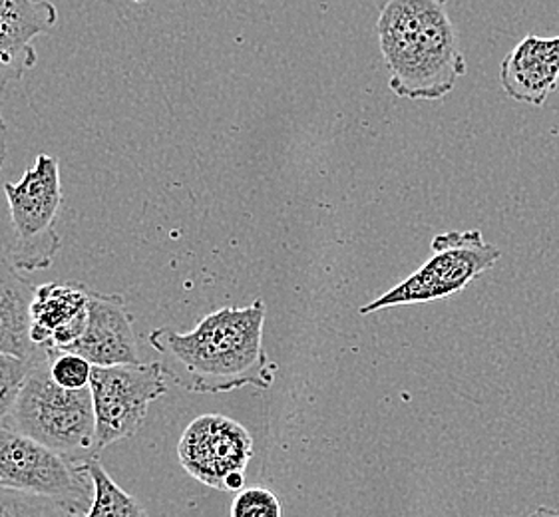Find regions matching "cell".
I'll list each match as a JSON object with an SVG mask.
<instances>
[{
  "label": "cell",
  "instance_id": "3",
  "mask_svg": "<svg viewBox=\"0 0 559 517\" xmlns=\"http://www.w3.org/2000/svg\"><path fill=\"white\" fill-rule=\"evenodd\" d=\"M7 424L74 464L98 452L90 386L82 390L58 386L48 371V354L34 362Z\"/></svg>",
  "mask_w": 559,
  "mask_h": 517
},
{
  "label": "cell",
  "instance_id": "14",
  "mask_svg": "<svg viewBox=\"0 0 559 517\" xmlns=\"http://www.w3.org/2000/svg\"><path fill=\"white\" fill-rule=\"evenodd\" d=\"M80 468L92 482V502L84 517H147L146 509L134 495L114 482L98 456H90Z\"/></svg>",
  "mask_w": 559,
  "mask_h": 517
},
{
  "label": "cell",
  "instance_id": "17",
  "mask_svg": "<svg viewBox=\"0 0 559 517\" xmlns=\"http://www.w3.org/2000/svg\"><path fill=\"white\" fill-rule=\"evenodd\" d=\"M36 360L19 359L0 352V420L11 414Z\"/></svg>",
  "mask_w": 559,
  "mask_h": 517
},
{
  "label": "cell",
  "instance_id": "1",
  "mask_svg": "<svg viewBox=\"0 0 559 517\" xmlns=\"http://www.w3.org/2000/svg\"><path fill=\"white\" fill-rule=\"evenodd\" d=\"M267 306L258 299L249 306H224L190 333L171 326L152 330L150 345L159 354L164 374L193 394L231 393L243 386L271 388L277 364L263 349Z\"/></svg>",
  "mask_w": 559,
  "mask_h": 517
},
{
  "label": "cell",
  "instance_id": "4",
  "mask_svg": "<svg viewBox=\"0 0 559 517\" xmlns=\"http://www.w3.org/2000/svg\"><path fill=\"white\" fill-rule=\"evenodd\" d=\"M4 195L14 231L9 257L21 270L48 269L62 249L57 221L64 195L57 156L40 154L23 180L4 183Z\"/></svg>",
  "mask_w": 559,
  "mask_h": 517
},
{
  "label": "cell",
  "instance_id": "12",
  "mask_svg": "<svg viewBox=\"0 0 559 517\" xmlns=\"http://www.w3.org/2000/svg\"><path fill=\"white\" fill-rule=\"evenodd\" d=\"M500 84L508 98L544 106L559 86V36H526L500 64Z\"/></svg>",
  "mask_w": 559,
  "mask_h": 517
},
{
  "label": "cell",
  "instance_id": "7",
  "mask_svg": "<svg viewBox=\"0 0 559 517\" xmlns=\"http://www.w3.org/2000/svg\"><path fill=\"white\" fill-rule=\"evenodd\" d=\"M90 390L96 417V450H104L134 436L150 405L168 394V384L157 360L94 366Z\"/></svg>",
  "mask_w": 559,
  "mask_h": 517
},
{
  "label": "cell",
  "instance_id": "6",
  "mask_svg": "<svg viewBox=\"0 0 559 517\" xmlns=\"http://www.w3.org/2000/svg\"><path fill=\"white\" fill-rule=\"evenodd\" d=\"M0 488L45 495L74 516L88 509L92 490L80 464L68 460L23 432L0 424Z\"/></svg>",
  "mask_w": 559,
  "mask_h": 517
},
{
  "label": "cell",
  "instance_id": "8",
  "mask_svg": "<svg viewBox=\"0 0 559 517\" xmlns=\"http://www.w3.org/2000/svg\"><path fill=\"white\" fill-rule=\"evenodd\" d=\"M179 464L200 484L241 492L253 458V438L234 418L203 414L191 420L178 442Z\"/></svg>",
  "mask_w": 559,
  "mask_h": 517
},
{
  "label": "cell",
  "instance_id": "5",
  "mask_svg": "<svg viewBox=\"0 0 559 517\" xmlns=\"http://www.w3.org/2000/svg\"><path fill=\"white\" fill-rule=\"evenodd\" d=\"M432 257L408 279L384 292L381 299L358 309L360 315L401 306V304L432 303L450 294L464 291L481 273L492 269L500 258V249L493 248L478 229L448 231L435 237Z\"/></svg>",
  "mask_w": 559,
  "mask_h": 517
},
{
  "label": "cell",
  "instance_id": "2",
  "mask_svg": "<svg viewBox=\"0 0 559 517\" xmlns=\"http://www.w3.org/2000/svg\"><path fill=\"white\" fill-rule=\"evenodd\" d=\"M450 0H386L377 33L399 98L444 100L466 76L468 64L459 31L448 14Z\"/></svg>",
  "mask_w": 559,
  "mask_h": 517
},
{
  "label": "cell",
  "instance_id": "19",
  "mask_svg": "<svg viewBox=\"0 0 559 517\" xmlns=\"http://www.w3.org/2000/svg\"><path fill=\"white\" fill-rule=\"evenodd\" d=\"M7 154H9V125H7L2 113H0V169L4 166Z\"/></svg>",
  "mask_w": 559,
  "mask_h": 517
},
{
  "label": "cell",
  "instance_id": "21",
  "mask_svg": "<svg viewBox=\"0 0 559 517\" xmlns=\"http://www.w3.org/2000/svg\"><path fill=\"white\" fill-rule=\"evenodd\" d=\"M134 2H147V0H134Z\"/></svg>",
  "mask_w": 559,
  "mask_h": 517
},
{
  "label": "cell",
  "instance_id": "18",
  "mask_svg": "<svg viewBox=\"0 0 559 517\" xmlns=\"http://www.w3.org/2000/svg\"><path fill=\"white\" fill-rule=\"evenodd\" d=\"M229 514L231 517H281V504L267 488H243L234 497Z\"/></svg>",
  "mask_w": 559,
  "mask_h": 517
},
{
  "label": "cell",
  "instance_id": "13",
  "mask_svg": "<svg viewBox=\"0 0 559 517\" xmlns=\"http://www.w3.org/2000/svg\"><path fill=\"white\" fill-rule=\"evenodd\" d=\"M34 294L33 282L21 275L11 257L0 255V352L26 360L46 357V350L38 349L31 337Z\"/></svg>",
  "mask_w": 559,
  "mask_h": 517
},
{
  "label": "cell",
  "instance_id": "11",
  "mask_svg": "<svg viewBox=\"0 0 559 517\" xmlns=\"http://www.w3.org/2000/svg\"><path fill=\"white\" fill-rule=\"evenodd\" d=\"M57 23L58 9L50 0H0V91L36 67L34 38Z\"/></svg>",
  "mask_w": 559,
  "mask_h": 517
},
{
  "label": "cell",
  "instance_id": "15",
  "mask_svg": "<svg viewBox=\"0 0 559 517\" xmlns=\"http://www.w3.org/2000/svg\"><path fill=\"white\" fill-rule=\"evenodd\" d=\"M68 507L45 495L24 494L0 488V517H68Z\"/></svg>",
  "mask_w": 559,
  "mask_h": 517
},
{
  "label": "cell",
  "instance_id": "16",
  "mask_svg": "<svg viewBox=\"0 0 559 517\" xmlns=\"http://www.w3.org/2000/svg\"><path fill=\"white\" fill-rule=\"evenodd\" d=\"M48 354V371L52 381L68 388V390H82V388H88L90 381H92V371H94V364L74 354V352H46Z\"/></svg>",
  "mask_w": 559,
  "mask_h": 517
},
{
  "label": "cell",
  "instance_id": "9",
  "mask_svg": "<svg viewBox=\"0 0 559 517\" xmlns=\"http://www.w3.org/2000/svg\"><path fill=\"white\" fill-rule=\"evenodd\" d=\"M64 352L80 354L94 366L140 364L134 321L122 294L90 289L88 325L79 342Z\"/></svg>",
  "mask_w": 559,
  "mask_h": 517
},
{
  "label": "cell",
  "instance_id": "10",
  "mask_svg": "<svg viewBox=\"0 0 559 517\" xmlns=\"http://www.w3.org/2000/svg\"><path fill=\"white\" fill-rule=\"evenodd\" d=\"M90 289L84 282L52 281L36 287L31 337L46 352L79 342L88 325Z\"/></svg>",
  "mask_w": 559,
  "mask_h": 517
},
{
  "label": "cell",
  "instance_id": "20",
  "mask_svg": "<svg viewBox=\"0 0 559 517\" xmlns=\"http://www.w3.org/2000/svg\"><path fill=\"white\" fill-rule=\"evenodd\" d=\"M526 517H559V509H551V507H537L536 512H532Z\"/></svg>",
  "mask_w": 559,
  "mask_h": 517
}]
</instances>
